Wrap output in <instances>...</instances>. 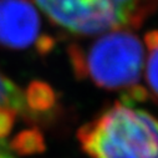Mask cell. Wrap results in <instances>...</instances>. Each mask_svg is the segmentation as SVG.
Wrapping results in <instances>:
<instances>
[{
	"label": "cell",
	"instance_id": "1",
	"mask_svg": "<svg viewBox=\"0 0 158 158\" xmlns=\"http://www.w3.org/2000/svg\"><path fill=\"white\" fill-rule=\"evenodd\" d=\"M69 56L78 78L94 82L108 91H120L123 102L147 98L141 85L146 61L144 43L130 29L113 30L101 35L89 45L73 44Z\"/></svg>",
	"mask_w": 158,
	"mask_h": 158
},
{
	"label": "cell",
	"instance_id": "2",
	"mask_svg": "<svg viewBox=\"0 0 158 158\" xmlns=\"http://www.w3.org/2000/svg\"><path fill=\"white\" fill-rule=\"evenodd\" d=\"M90 158H158V118L117 102L77 132Z\"/></svg>",
	"mask_w": 158,
	"mask_h": 158
},
{
	"label": "cell",
	"instance_id": "3",
	"mask_svg": "<svg viewBox=\"0 0 158 158\" xmlns=\"http://www.w3.org/2000/svg\"><path fill=\"white\" fill-rule=\"evenodd\" d=\"M50 23L77 36L137 29L158 8V0H31Z\"/></svg>",
	"mask_w": 158,
	"mask_h": 158
},
{
	"label": "cell",
	"instance_id": "4",
	"mask_svg": "<svg viewBox=\"0 0 158 158\" xmlns=\"http://www.w3.org/2000/svg\"><path fill=\"white\" fill-rule=\"evenodd\" d=\"M0 45L41 54L52 49L54 39L43 32L40 11L31 0H0Z\"/></svg>",
	"mask_w": 158,
	"mask_h": 158
},
{
	"label": "cell",
	"instance_id": "5",
	"mask_svg": "<svg viewBox=\"0 0 158 158\" xmlns=\"http://www.w3.org/2000/svg\"><path fill=\"white\" fill-rule=\"evenodd\" d=\"M143 43L146 48L144 89L148 97L158 101V30L148 31Z\"/></svg>",
	"mask_w": 158,
	"mask_h": 158
},
{
	"label": "cell",
	"instance_id": "6",
	"mask_svg": "<svg viewBox=\"0 0 158 158\" xmlns=\"http://www.w3.org/2000/svg\"><path fill=\"white\" fill-rule=\"evenodd\" d=\"M0 110L10 111L15 114L29 110L26 94H24L13 81L0 73Z\"/></svg>",
	"mask_w": 158,
	"mask_h": 158
}]
</instances>
